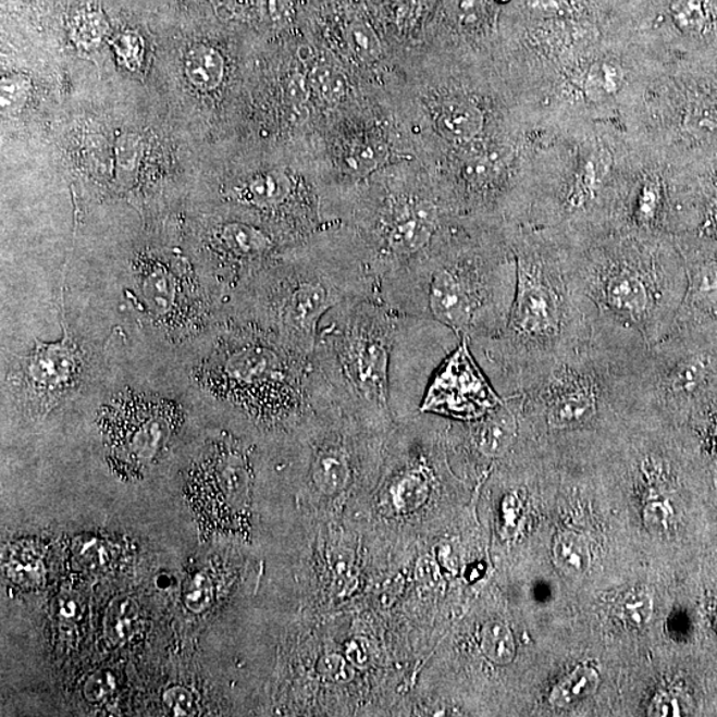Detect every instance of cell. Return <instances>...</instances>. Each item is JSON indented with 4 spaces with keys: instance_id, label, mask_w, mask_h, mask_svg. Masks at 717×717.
I'll return each mask as SVG.
<instances>
[{
    "instance_id": "cell-28",
    "label": "cell",
    "mask_w": 717,
    "mask_h": 717,
    "mask_svg": "<svg viewBox=\"0 0 717 717\" xmlns=\"http://www.w3.org/2000/svg\"><path fill=\"white\" fill-rule=\"evenodd\" d=\"M164 702L174 715H193L191 713L195 710V702H193L190 692L181 687L168 690Z\"/></svg>"
},
{
    "instance_id": "cell-23",
    "label": "cell",
    "mask_w": 717,
    "mask_h": 717,
    "mask_svg": "<svg viewBox=\"0 0 717 717\" xmlns=\"http://www.w3.org/2000/svg\"><path fill=\"white\" fill-rule=\"evenodd\" d=\"M346 40L349 50L360 62L371 64L382 57V44L370 23L353 21L346 28Z\"/></svg>"
},
{
    "instance_id": "cell-30",
    "label": "cell",
    "mask_w": 717,
    "mask_h": 717,
    "mask_svg": "<svg viewBox=\"0 0 717 717\" xmlns=\"http://www.w3.org/2000/svg\"><path fill=\"white\" fill-rule=\"evenodd\" d=\"M292 0H261V12L271 23H281L290 17Z\"/></svg>"
},
{
    "instance_id": "cell-27",
    "label": "cell",
    "mask_w": 717,
    "mask_h": 717,
    "mask_svg": "<svg viewBox=\"0 0 717 717\" xmlns=\"http://www.w3.org/2000/svg\"><path fill=\"white\" fill-rule=\"evenodd\" d=\"M319 672L336 683H347L354 678L353 668L339 655H327L319 663Z\"/></svg>"
},
{
    "instance_id": "cell-5",
    "label": "cell",
    "mask_w": 717,
    "mask_h": 717,
    "mask_svg": "<svg viewBox=\"0 0 717 717\" xmlns=\"http://www.w3.org/2000/svg\"><path fill=\"white\" fill-rule=\"evenodd\" d=\"M237 292L239 321L310 358L323 319L347 300L378 299V281L366 249L331 246L282 267L263 268Z\"/></svg>"
},
{
    "instance_id": "cell-20",
    "label": "cell",
    "mask_w": 717,
    "mask_h": 717,
    "mask_svg": "<svg viewBox=\"0 0 717 717\" xmlns=\"http://www.w3.org/2000/svg\"><path fill=\"white\" fill-rule=\"evenodd\" d=\"M44 554L35 544H17L8 559V574L15 582L39 583L44 577Z\"/></svg>"
},
{
    "instance_id": "cell-8",
    "label": "cell",
    "mask_w": 717,
    "mask_h": 717,
    "mask_svg": "<svg viewBox=\"0 0 717 717\" xmlns=\"http://www.w3.org/2000/svg\"><path fill=\"white\" fill-rule=\"evenodd\" d=\"M184 415L177 403L158 396L120 395L101 418L108 460L126 479L141 478L176 437Z\"/></svg>"
},
{
    "instance_id": "cell-31",
    "label": "cell",
    "mask_w": 717,
    "mask_h": 717,
    "mask_svg": "<svg viewBox=\"0 0 717 717\" xmlns=\"http://www.w3.org/2000/svg\"><path fill=\"white\" fill-rule=\"evenodd\" d=\"M347 659L354 666L364 667L370 659L369 646L361 639H355L347 648Z\"/></svg>"
},
{
    "instance_id": "cell-6",
    "label": "cell",
    "mask_w": 717,
    "mask_h": 717,
    "mask_svg": "<svg viewBox=\"0 0 717 717\" xmlns=\"http://www.w3.org/2000/svg\"><path fill=\"white\" fill-rule=\"evenodd\" d=\"M310 358L239 321L209 359V388L258 425L295 423L314 411Z\"/></svg>"
},
{
    "instance_id": "cell-22",
    "label": "cell",
    "mask_w": 717,
    "mask_h": 717,
    "mask_svg": "<svg viewBox=\"0 0 717 717\" xmlns=\"http://www.w3.org/2000/svg\"><path fill=\"white\" fill-rule=\"evenodd\" d=\"M481 647L486 658L496 665H509L516 656L514 634L508 626L502 622H491L482 629Z\"/></svg>"
},
{
    "instance_id": "cell-24",
    "label": "cell",
    "mask_w": 717,
    "mask_h": 717,
    "mask_svg": "<svg viewBox=\"0 0 717 717\" xmlns=\"http://www.w3.org/2000/svg\"><path fill=\"white\" fill-rule=\"evenodd\" d=\"M653 598L644 592L626 594L617 605L618 617L632 629L646 628L653 617Z\"/></svg>"
},
{
    "instance_id": "cell-14",
    "label": "cell",
    "mask_w": 717,
    "mask_h": 717,
    "mask_svg": "<svg viewBox=\"0 0 717 717\" xmlns=\"http://www.w3.org/2000/svg\"><path fill=\"white\" fill-rule=\"evenodd\" d=\"M237 200L251 208L282 212L288 209L294 198V184L286 173L271 171L257 174L236 193Z\"/></svg>"
},
{
    "instance_id": "cell-21",
    "label": "cell",
    "mask_w": 717,
    "mask_h": 717,
    "mask_svg": "<svg viewBox=\"0 0 717 717\" xmlns=\"http://www.w3.org/2000/svg\"><path fill=\"white\" fill-rule=\"evenodd\" d=\"M388 147L381 138H360L349 148L346 164L355 176H367L387 161Z\"/></svg>"
},
{
    "instance_id": "cell-18",
    "label": "cell",
    "mask_w": 717,
    "mask_h": 717,
    "mask_svg": "<svg viewBox=\"0 0 717 717\" xmlns=\"http://www.w3.org/2000/svg\"><path fill=\"white\" fill-rule=\"evenodd\" d=\"M599 673L592 667H580L554 687L551 694L553 706L566 708L584 701L598 690Z\"/></svg>"
},
{
    "instance_id": "cell-1",
    "label": "cell",
    "mask_w": 717,
    "mask_h": 717,
    "mask_svg": "<svg viewBox=\"0 0 717 717\" xmlns=\"http://www.w3.org/2000/svg\"><path fill=\"white\" fill-rule=\"evenodd\" d=\"M517 282L503 333L472 351L502 396L520 393L552 361L590 341L598 311L571 268L568 247L551 237L514 246Z\"/></svg>"
},
{
    "instance_id": "cell-12",
    "label": "cell",
    "mask_w": 717,
    "mask_h": 717,
    "mask_svg": "<svg viewBox=\"0 0 717 717\" xmlns=\"http://www.w3.org/2000/svg\"><path fill=\"white\" fill-rule=\"evenodd\" d=\"M137 287L149 314L166 329L178 333L195 329L193 325L200 322V292L188 275L153 267L141 271Z\"/></svg>"
},
{
    "instance_id": "cell-4",
    "label": "cell",
    "mask_w": 717,
    "mask_h": 717,
    "mask_svg": "<svg viewBox=\"0 0 717 717\" xmlns=\"http://www.w3.org/2000/svg\"><path fill=\"white\" fill-rule=\"evenodd\" d=\"M404 323L376 298L335 307L310 358L312 406H333L373 433L387 430L391 361Z\"/></svg>"
},
{
    "instance_id": "cell-10",
    "label": "cell",
    "mask_w": 717,
    "mask_h": 717,
    "mask_svg": "<svg viewBox=\"0 0 717 717\" xmlns=\"http://www.w3.org/2000/svg\"><path fill=\"white\" fill-rule=\"evenodd\" d=\"M62 341L35 342L17 359L15 387L38 413L50 411L79 387L86 372V354L64 325Z\"/></svg>"
},
{
    "instance_id": "cell-25",
    "label": "cell",
    "mask_w": 717,
    "mask_h": 717,
    "mask_svg": "<svg viewBox=\"0 0 717 717\" xmlns=\"http://www.w3.org/2000/svg\"><path fill=\"white\" fill-rule=\"evenodd\" d=\"M312 86L324 100L335 102L346 95L347 79L339 70L321 65L312 74Z\"/></svg>"
},
{
    "instance_id": "cell-7",
    "label": "cell",
    "mask_w": 717,
    "mask_h": 717,
    "mask_svg": "<svg viewBox=\"0 0 717 717\" xmlns=\"http://www.w3.org/2000/svg\"><path fill=\"white\" fill-rule=\"evenodd\" d=\"M717 399V329L677 327L642 354L636 378V416L695 415Z\"/></svg>"
},
{
    "instance_id": "cell-9",
    "label": "cell",
    "mask_w": 717,
    "mask_h": 717,
    "mask_svg": "<svg viewBox=\"0 0 717 717\" xmlns=\"http://www.w3.org/2000/svg\"><path fill=\"white\" fill-rule=\"evenodd\" d=\"M249 486V461L237 443L220 440L207 445L188 482L190 504L207 533L231 526L246 506Z\"/></svg>"
},
{
    "instance_id": "cell-11",
    "label": "cell",
    "mask_w": 717,
    "mask_h": 717,
    "mask_svg": "<svg viewBox=\"0 0 717 717\" xmlns=\"http://www.w3.org/2000/svg\"><path fill=\"white\" fill-rule=\"evenodd\" d=\"M503 396L475 360L469 342L461 339L438 364L428 384L420 412L457 419H479L502 403Z\"/></svg>"
},
{
    "instance_id": "cell-19",
    "label": "cell",
    "mask_w": 717,
    "mask_h": 717,
    "mask_svg": "<svg viewBox=\"0 0 717 717\" xmlns=\"http://www.w3.org/2000/svg\"><path fill=\"white\" fill-rule=\"evenodd\" d=\"M140 607L131 596H120L108 608L106 616V634L113 643H124L136 634Z\"/></svg>"
},
{
    "instance_id": "cell-3",
    "label": "cell",
    "mask_w": 717,
    "mask_h": 717,
    "mask_svg": "<svg viewBox=\"0 0 717 717\" xmlns=\"http://www.w3.org/2000/svg\"><path fill=\"white\" fill-rule=\"evenodd\" d=\"M571 268L598 318L641 335L648 346L677 325L687 290L678 245L644 233L569 247Z\"/></svg>"
},
{
    "instance_id": "cell-15",
    "label": "cell",
    "mask_w": 717,
    "mask_h": 717,
    "mask_svg": "<svg viewBox=\"0 0 717 717\" xmlns=\"http://www.w3.org/2000/svg\"><path fill=\"white\" fill-rule=\"evenodd\" d=\"M482 122H484V118L479 108L467 100L447 102L436 119L440 134L455 143L472 140L481 131Z\"/></svg>"
},
{
    "instance_id": "cell-16",
    "label": "cell",
    "mask_w": 717,
    "mask_h": 717,
    "mask_svg": "<svg viewBox=\"0 0 717 717\" xmlns=\"http://www.w3.org/2000/svg\"><path fill=\"white\" fill-rule=\"evenodd\" d=\"M185 75L198 89L213 90L224 77L225 63L219 51L207 46H196L186 53Z\"/></svg>"
},
{
    "instance_id": "cell-26",
    "label": "cell",
    "mask_w": 717,
    "mask_h": 717,
    "mask_svg": "<svg viewBox=\"0 0 717 717\" xmlns=\"http://www.w3.org/2000/svg\"><path fill=\"white\" fill-rule=\"evenodd\" d=\"M28 82L23 77L14 76L3 79L2 83V110L3 112H16L27 100Z\"/></svg>"
},
{
    "instance_id": "cell-29",
    "label": "cell",
    "mask_w": 717,
    "mask_h": 717,
    "mask_svg": "<svg viewBox=\"0 0 717 717\" xmlns=\"http://www.w3.org/2000/svg\"><path fill=\"white\" fill-rule=\"evenodd\" d=\"M651 716H680L683 715L682 702L671 694L656 695L650 707Z\"/></svg>"
},
{
    "instance_id": "cell-13",
    "label": "cell",
    "mask_w": 717,
    "mask_h": 717,
    "mask_svg": "<svg viewBox=\"0 0 717 717\" xmlns=\"http://www.w3.org/2000/svg\"><path fill=\"white\" fill-rule=\"evenodd\" d=\"M469 428L468 442L482 460H499L510 454L527 421L521 394L503 396L502 403Z\"/></svg>"
},
{
    "instance_id": "cell-17",
    "label": "cell",
    "mask_w": 717,
    "mask_h": 717,
    "mask_svg": "<svg viewBox=\"0 0 717 717\" xmlns=\"http://www.w3.org/2000/svg\"><path fill=\"white\" fill-rule=\"evenodd\" d=\"M553 558L557 568L572 580H578L586 574L592 565L588 540L574 532L558 535L553 547Z\"/></svg>"
},
{
    "instance_id": "cell-2",
    "label": "cell",
    "mask_w": 717,
    "mask_h": 717,
    "mask_svg": "<svg viewBox=\"0 0 717 717\" xmlns=\"http://www.w3.org/2000/svg\"><path fill=\"white\" fill-rule=\"evenodd\" d=\"M514 247L478 234L427 247L379 283L378 299L407 318L443 325L469 346L503 333L514 304Z\"/></svg>"
},
{
    "instance_id": "cell-32",
    "label": "cell",
    "mask_w": 717,
    "mask_h": 717,
    "mask_svg": "<svg viewBox=\"0 0 717 717\" xmlns=\"http://www.w3.org/2000/svg\"><path fill=\"white\" fill-rule=\"evenodd\" d=\"M111 680L102 678V675L98 679L89 680L86 689L89 701L104 699L108 694H111Z\"/></svg>"
}]
</instances>
